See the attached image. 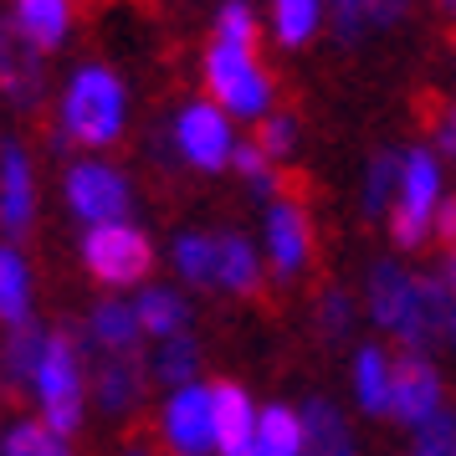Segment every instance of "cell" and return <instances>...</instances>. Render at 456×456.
<instances>
[{"label": "cell", "instance_id": "cell-2", "mask_svg": "<svg viewBox=\"0 0 456 456\" xmlns=\"http://www.w3.org/2000/svg\"><path fill=\"white\" fill-rule=\"evenodd\" d=\"M37 395H42L46 426L57 436H72L83 426V370H77L72 333H46L42 364H37Z\"/></svg>", "mask_w": 456, "mask_h": 456}, {"label": "cell", "instance_id": "cell-16", "mask_svg": "<svg viewBox=\"0 0 456 456\" xmlns=\"http://www.w3.org/2000/svg\"><path fill=\"white\" fill-rule=\"evenodd\" d=\"M370 308H374V318L400 338L405 323H411V313H415V277H405L395 262H379V267L370 272Z\"/></svg>", "mask_w": 456, "mask_h": 456}, {"label": "cell", "instance_id": "cell-34", "mask_svg": "<svg viewBox=\"0 0 456 456\" xmlns=\"http://www.w3.org/2000/svg\"><path fill=\"white\" fill-rule=\"evenodd\" d=\"M415 441H420V446H426L431 456L452 452V446H456V415L436 411L431 420H420V426H415Z\"/></svg>", "mask_w": 456, "mask_h": 456}, {"label": "cell", "instance_id": "cell-41", "mask_svg": "<svg viewBox=\"0 0 456 456\" xmlns=\"http://www.w3.org/2000/svg\"><path fill=\"white\" fill-rule=\"evenodd\" d=\"M452 333H456V313H452Z\"/></svg>", "mask_w": 456, "mask_h": 456}, {"label": "cell", "instance_id": "cell-28", "mask_svg": "<svg viewBox=\"0 0 456 456\" xmlns=\"http://www.w3.org/2000/svg\"><path fill=\"white\" fill-rule=\"evenodd\" d=\"M395 190H400V154L379 149L370 159V180H364V216H385Z\"/></svg>", "mask_w": 456, "mask_h": 456}, {"label": "cell", "instance_id": "cell-24", "mask_svg": "<svg viewBox=\"0 0 456 456\" xmlns=\"http://www.w3.org/2000/svg\"><path fill=\"white\" fill-rule=\"evenodd\" d=\"M134 313H139V329L154 333V338H169V333H180V323L190 318L185 297L169 288H149L139 303H134Z\"/></svg>", "mask_w": 456, "mask_h": 456}, {"label": "cell", "instance_id": "cell-10", "mask_svg": "<svg viewBox=\"0 0 456 456\" xmlns=\"http://www.w3.org/2000/svg\"><path fill=\"white\" fill-rule=\"evenodd\" d=\"M0 87L16 108H37L42 98V46L26 42L16 21L0 26Z\"/></svg>", "mask_w": 456, "mask_h": 456}, {"label": "cell", "instance_id": "cell-8", "mask_svg": "<svg viewBox=\"0 0 456 456\" xmlns=\"http://www.w3.org/2000/svg\"><path fill=\"white\" fill-rule=\"evenodd\" d=\"M175 149H180V159L195 169H221L231 165V128L226 118L216 113L210 103H190L180 113V124H175Z\"/></svg>", "mask_w": 456, "mask_h": 456}, {"label": "cell", "instance_id": "cell-22", "mask_svg": "<svg viewBox=\"0 0 456 456\" xmlns=\"http://www.w3.org/2000/svg\"><path fill=\"white\" fill-rule=\"evenodd\" d=\"M256 452L262 456H303V415L288 405H267L256 415Z\"/></svg>", "mask_w": 456, "mask_h": 456}, {"label": "cell", "instance_id": "cell-18", "mask_svg": "<svg viewBox=\"0 0 456 456\" xmlns=\"http://www.w3.org/2000/svg\"><path fill=\"white\" fill-rule=\"evenodd\" d=\"M46 333L26 318V323H11V338L0 344V374L11 385H37V364H42Z\"/></svg>", "mask_w": 456, "mask_h": 456}, {"label": "cell", "instance_id": "cell-21", "mask_svg": "<svg viewBox=\"0 0 456 456\" xmlns=\"http://www.w3.org/2000/svg\"><path fill=\"white\" fill-rule=\"evenodd\" d=\"M16 26L42 52L67 42V0H16Z\"/></svg>", "mask_w": 456, "mask_h": 456}, {"label": "cell", "instance_id": "cell-39", "mask_svg": "<svg viewBox=\"0 0 456 456\" xmlns=\"http://www.w3.org/2000/svg\"><path fill=\"white\" fill-rule=\"evenodd\" d=\"M446 288L456 292V247H452V256H446Z\"/></svg>", "mask_w": 456, "mask_h": 456}, {"label": "cell", "instance_id": "cell-32", "mask_svg": "<svg viewBox=\"0 0 456 456\" xmlns=\"http://www.w3.org/2000/svg\"><path fill=\"white\" fill-rule=\"evenodd\" d=\"M231 159H236V169L247 175V185L256 190V195H272L277 190V180H272V165H267V154L256 144H236L231 149Z\"/></svg>", "mask_w": 456, "mask_h": 456}, {"label": "cell", "instance_id": "cell-7", "mask_svg": "<svg viewBox=\"0 0 456 456\" xmlns=\"http://www.w3.org/2000/svg\"><path fill=\"white\" fill-rule=\"evenodd\" d=\"M67 206L77 210L87 226L128 221V185H124V175H113L108 165H77L72 175H67Z\"/></svg>", "mask_w": 456, "mask_h": 456}, {"label": "cell", "instance_id": "cell-20", "mask_svg": "<svg viewBox=\"0 0 456 456\" xmlns=\"http://www.w3.org/2000/svg\"><path fill=\"white\" fill-rule=\"evenodd\" d=\"M139 313L128 308V303H103V308H93V323H87V338H93V349L98 354H118V349H134L139 344Z\"/></svg>", "mask_w": 456, "mask_h": 456}, {"label": "cell", "instance_id": "cell-6", "mask_svg": "<svg viewBox=\"0 0 456 456\" xmlns=\"http://www.w3.org/2000/svg\"><path fill=\"white\" fill-rule=\"evenodd\" d=\"M165 436L180 456H206L216 452V400L206 385H185L169 395L165 405Z\"/></svg>", "mask_w": 456, "mask_h": 456}, {"label": "cell", "instance_id": "cell-12", "mask_svg": "<svg viewBox=\"0 0 456 456\" xmlns=\"http://www.w3.org/2000/svg\"><path fill=\"white\" fill-rule=\"evenodd\" d=\"M452 288H446V277H415V313L411 323H405V333H400V344L411 354H426L436 349L441 338H446V329H452Z\"/></svg>", "mask_w": 456, "mask_h": 456}, {"label": "cell", "instance_id": "cell-14", "mask_svg": "<svg viewBox=\"0 0 456 456\" xmlns=\"http://www.w3.org/2000/svg\"><path fill=\"white\" fill-rule=\"evenodd\" d=\"M31 210H37V195H31L26 149L5 144V154H0V226H5V236H21L31 226Z\"/></svg>", "mask_w": 456, "mask_h": 456}, {"label": "cell", "instance_id": "cell-43", "mask_svg": "<svg viewBox=\"0 0 456 456\" xmlns=\"http://www.w3.org/2000/svg\"><path fill=\"white\" fill-rule=\"evenodd\" d=\"M452 456H456V446H452Z\"/></svg>", "mask_w": 456, "mask_h": 456}, {"label": "cell", "instance_id": "cell-38", "mask_svg": "<svg viewBox=\"0 0 456 456\" xmlns=\"http://www.w3.org/2000/svg\"><path fill=\"white\" fill-rule=\"evenodd\" d=\"M436 149H446V154L456 159V108L446 113V124H441V134H436Z\"/></svg>", "mask_w": 456, "mask_h": 456}, {"label": "cell", "instance_id": "cell-5", "mask_svg": "<svg viewBox=\"0 0 456 456\" xmlns=\"http://www.w3.org/2000/svg\"><path fill=\"white\" fill-rule=\"evenodd\" d=\"M206 83H210V93H216V103L231 108V113H247V118H262L267 103H272L267 77L256 72L251 52H241V46H226V42L210 46L206 52Z\"/></svg>", "mask_w": 456, "mask_h": 456}, {"label": "cell", "instance_id": "cell-27", "mask_svg": "<svg viewBox=\"0 0 456 456\" xmlns=\"http://www.w3.org/2000/svg\"><path fill=\"white\" fill-rule=\"evenodd\" d=\"M175 267L185 282L210 288L216 282V236H180L175 241Z\"/></svg>", "mask_w": 456, "mask_h": 456}, {"label": "cell", "instance_id": "cell-31", "mask_svg": "<svg viewBox=\"0 0 456 456\" xmlns=\"http://www.w3.org/2000/svg\"><path fill=\"white\" fill-rule=\"evenodd\" d=\"M216 31H221V42H226V46L251 52V46H256V16H251L247 0H226V5H221V16H216Z\"/></svg>", "mask_w": 456, "mask_h": 456}, {"label": "cell", "instance_id": "cell-36", "mask_svg": "<svg viewBox=\"0 0 456 456\" xmlns=\"http://www.w3.org/2000/svg\"><path fill=\"white\" fill-rule=\"evenodd\" d=\"M318 318H323V333H329V338H338V333L349 329V297L329 292V297H323V313H318Z\"/></svg>", "mask_w": 456, "mask_h": 456}, {"label": "cell", "instance_id": "cell-1", "mask_svg": "<svg viewBox=\"0 0 456 456\" xmlns=\"http://www.w3.org/2000/svg\"><path fill=\"white\" fill-rule=\"evenodd\" d=\"M67 134L87 149H108L124 134V87L108 67H83L62 98Z\"/></svg>", "mask_w": 456, "mask_h": 456}, {"label": "cell", "instance_id": "cell-26", "mask_svg": "<svg viewBox=\"0 0 456 456\" xmlns=\"http://www.w3.org/2000/svg\"><path fill=\"white\" fill-rule=\"evenodd\" d=\"M26 308H31V272L11 247H0V318L26 323Z\"/></svg>", "mask_w": 456, "mask_h": 456}, {"label": "cell", "instance_id": "cell-25", "mask_svg": "<svg viewBox=\"0 0 456 456\" xmlns=\"http://www.w3.org/2000/svg\"><path fill=\"white\" fill-rule=\"evenodd\" d=\"M195 364H200L195 338H185V333H169L165 344H159V354H154V379H159V385H169V390H185V385H195Z\"/></svg>", "mask_w": 456, "mask_h": 456}, {"label": "cell", "instance_id": "cell-30", "mask_svg": "<svg viewBox=\"0 0 456 456\" xmlns=\"http://www.w3.org/2000/svg\"><path fill=\"white\" fill-rule=\"evenodd\" d=\"M318 16H323V0H277V37L288 46L308 42L318 31Z\"/></svg>", "mask_w": 456, "mask_h": 456}, {"label": "cell", "instance_id": "cell-13", "mask_svg": "<svg viewBox=\"0 0 456 456\" xmlns=\"http://www.w3.org/2000/svg\"><path fill=\"white\" fill-rule=\"evenodd\" d=\"M216 400V452L221 456H262L256 452V411L241 385H210Z\"/></svg>", "mask_w": 456, "mask_h": 456}, {"label": "cell", "instance_id": "cell-35", "mask_svg": "<svg viewBox=\"0 0 456 456\" xmlns=\"http://www.w3.org/2000/svg\"><path fill=\"white\" fill-rule=\"evenodd\" d=\"M405 5H411V0H359V11H364L370 31L374 26H395L400 16H405Z\"/></svg>", "mask_w": 456, "mask_h": 456}, {"label": "cell", "instance_id": "cell-17", "mask_svg": "<svg viewBox=\"0 0 456 456\" xmlns=\"http://www.w3.org/2000/svg\"><path fill=\"white\" fill-rule=\"evenodd\" d=\"M303 456H354L349 426H344L338 405L308 400V411H303Z\"/></svg>", "mask_w": 456, "mask_h": 456}, {"label": "cell", "instance_id": "cell-19", "mask_svg": "<svg viewBox=\"0 0 456 456\" xmlns=\"http://www.w3.org/2000/svg\"><path fill=\"white\" fill-rule=\"evenodd\" d=\"M216 282H226L231 292H256L262 282V267H256V251H251L247 236H216Z\"/></svg>", "mask_w": 456, "mask_h": 456}, {"label": "cell", "instance_id": "cell-23", "mask_svg": "<svg viewBox=\"0 0 456 456\" xmlns=\"http://www.w3.org/2000/svg\"><path fill=\"white\" fill-rule=\"evenodd\" d=\"M354 395H359V405L370 415L390 411V364H385V354L374 344L359 349V359H354Z\"/></svg>", "mask_w": 456, "mask_h": 456}, {"label": "cell", "instance_id": "cell-33", "mask_svg": "<svg viewBox=\"0 0 456 456\" xmlns=\"http://www.w3.org/2000/svg\"><path fill=\"white\" fill-rule=\"evenodd\" d=\"M292 139H297V124H292L288 113H272V118L256 124V149H262L267 159H272V154H288Z\"/></svg>", "mask_w": 456, "mask_h": 456}, {"label": "cell", "instance_id": "cell-42", "mask_svg": "<svg viewBox=\"0 0 456 456\" xmlns=\"http://www.w3.org/2000/svg\"><path fill=\"white\" fill-rule=\"evenodd\" d=\"M420 456H431V452H420Z\"/></svg>", "mask_w": 456, "mask_h": 456}, {"label": "cell", "instance_id": "cell-4", "mask_svg": "<svg viewBox=\"0 0 456 456\" xmlns=\"http://www.w3.org/2000/svg\"><path fill=\"white\" fill-rule=\"evenodd\" d=\"M436 206H441V165L431 149H411L400 159V195H395L390 226L400 247H420V236L431 231Z\"/></svg>", "mask_w": 456, "mask_h": 456}, {"label": "cell", "instance_id": "cell-37", "mask_svg": "<svg viewBox=\"0 0 456 456\" xmlns=\"http://www.w3.org/2000/svg\"><path fill=\"white\" fill-rule=\"evenodd\" d=\"M436 236H441L446 247H456V200H441V206H436Z\"/></svg>", "mask_w": 456, "mask_h": 456}, {"label": "cell", "instance_id": "cell-9", "mask_svg": "<svg viewBox=\"0 0 456 456\" xmlns=\"http://www.w3.org/2000/svg\"><path fill=\"white\" fill-rule=\"evenodd\" d=\"M390 411H395V420H405L411 431L441 411V374H436V364H426L420 354H405V359L395 364L390 370Z\"/></svg>", "mask_w": 456, "mask_h": 456}, {"label": "cell", "instance_id": "cell-3", "mask_svg": "<svg viewBox=\"0 0 456 456\" xmlns=\"http://www.w3.org/2000/svg\"><path fill=\"white\" fill-rule=\"evenodd\" d=\"M83 262L108 288H134L154 272V241L128 221H103L83 236Z\"/></svg>", "mask_w": 456, "mask_h": 456}, {"label": "cell", "instance_id": "cell-40", "mask_svg": "<svg viewBox=\"0 0 456 456\" xmlns=\"http://www.w3.org/2000/svg\"><path fill=\"white\" fill-rule=\"evenodd\" d=\"M441 11H446V16L456 21V0H441Z\"/></svg>", "mask_w": 456, "mask_h": 456}, {"label": "cell", "instance_id": "cell-15", "mask_svg": "<svg viewBox=\"0 0 456 456\" xmlns=\"http://www.w3.org/2000/svg\"><path fill=\"white\" fill-rule=\"evenodd\" d=\"M308 216L297 206H272L267 210V251H272V267L282 272V277H297L303 262H308Z\"/></svg>", "mask_w": 456, "mask_h": 456}, {"label": "cell", "instance_id": "cell-29", "mask_svg": "<svg viewBox=\"0 0 456 456\" xmlns=\"http://www.w3.org/2000/svg\"><path fill=\"white\" fill-rule=\"evenodd\" d=\"M5 456H72L67 441L46 420H21L16 431L5 436Z\"/></svg>", "mask_w": 456, "mask_h": 456}, {"label": "cell", "instance_id": "cell-11", "mask_svg": "<svg viewBox=\"0 0 456 456\" xmlns=\"http://www.w3.org/2000/svg\"><path fill=\"white\" fill-rule=\"evenodd\" d=\"M144 379H149V370L134 349L98 354V359H93V400H98L108 415L134 411V400L144 395Z\"/></svg>", "mask_w": 456, "mask_h": 456}]
</instances>
